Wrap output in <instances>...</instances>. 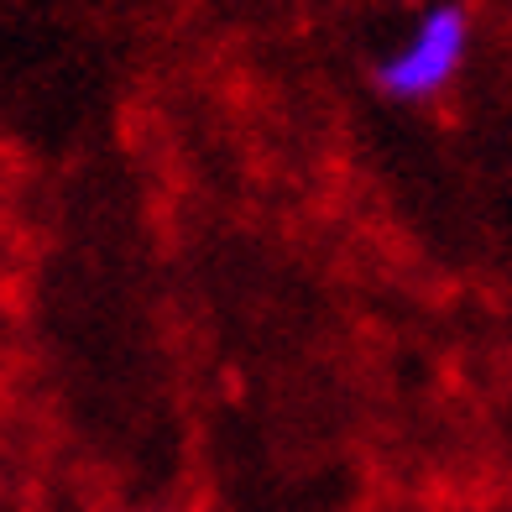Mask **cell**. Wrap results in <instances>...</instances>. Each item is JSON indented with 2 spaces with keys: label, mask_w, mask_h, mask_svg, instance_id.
I'll return each mask as SVG.
<instances>
[{
  "label": "cell",
  "mask_w": 512,
  "mask_h": 512,
  "mask_svg": "<svg viewBox=\"0 0 512 512\" xmlns=\"http://www.w3.org/2000/svg\"><path fill=\"white\" fill-rule=\"evenodd\" d=\"M465 37H471V21H465V11L455 6V0L424 11L418 32L408 37V48L392 53L377 68L382 95H392V100H429V95H439V89L455 79L460 58H465Z\"/></svg>",
  "instance_id": "6da1fadb"
}]
</instances>
